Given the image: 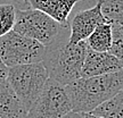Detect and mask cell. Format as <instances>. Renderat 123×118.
Wrapping results in <instances>:
<instances>
[{"mask_svg": "<svg viewBox=\"0 0 123 118\" xmlns=\"http://www.w3.org/2000/svg\"><path fill=\"white\" fill-rule=\"evenodd\" d=\"M46 47L39 41L10 31L0 38V59L7 67L41 62Z\"/></svg>", "mask_w": 123, "mask_h": 118, "instance_id": "277c9868", "label": "cell"}, {"mask_svg": "<svg viewBox=\"0 0 123 118\" xmlns=\"http://www.w3.org/2000/svg\"><path fill=\"white\" fill-rule=\"evenodd\" d=\"M16 9L10 2L0 4V38L14 30L17 18Z\"/></svg>", "mask_w": 123, "mask_h": 118, "instance_id": "5bb4252c", "label": "cell"}, {"mask_svg": "<svg viewBox=\"0 0 123 118\" xmlns=\"http://www.w3.org/2000/svg\"><path fill=\"white\" fill-rule=\"evenodd\" d=\"M88 50L87 41L70 42V26L64 28L53 43L46 47L43 62L49 77L68 85L79 79Z\"/></svg>", "mask_w": 123, "mask_h": 118, "instance_id": "6da1fadb", "label": "cell"}, {"mask_svg": "<svg viewBox=\"0 0 123 118\" xmlns=\"http://www.w3.org/2000/svg\"><path fill=\"white\" fill-rule=\"evenodd\" d=\"M112 45L110 52L123 62V24H112Z\"/></svg>", "mask_w": 123, "mask_h": 118, "instance_id": "9a60e30c", "label": "cell"}, {"mask_svg": "<svg viewBox=\"0 0 123 118\" xmlns=\"http://www.w3.org/2000/svg\"><path fill=\"white\" fill-rule=\"evenodd\" d=\"M91 112L104 118H123V89Z\"/></svg>", "mask_w": 123, "mask_h": 118, "instance_id": "7c38bea8", "label": "cell"}, {"mask_svg": "<svg viewBox=\"0 0 123 118\" xmlns=\"http://www.w3.org/2000/svg\"><path fill=\"white\" fill-rule=\"evenodd\" d=\"M112 24L108 22H104L99 24L95 28L90 36L86 40L88 47L95 51H110L111 45H112Z\"/></svg>", "mask_w": 123, "mask_h": 118, "instance_id": "8fae6325", "label": "cell"}, {"mask_svg": "<svg viewBox=\"0 0 123 118\" xmlns=\"http://www.w3.org/2000/svg\"><path fill=\"white\" fill-rule=\"evenodd\" d=\"M79 1H80V0H79Z\"/></svg>", "mask_w": 123, "mask_h": 118, "instance_id": "d6986e66", "label": "cell"}, {"mask_svg": "<svg viewBox=\"0 0 123 118\" xmlns=\"http://www.w3.org/2000/svg\"><path fill=\"white\" fill-rule=\"evenodd\" d=\"M104 22H106V19L101 13L99 1H96L91 8L78 11L70 23V42L78 43L86 41L95 28Z\"/></svg>", "mask_w": 123, "mask_h": 118, "instance_id": "52a82bcc", "label": "cell"}, {"mask_svg": "<svg viewBox=\"0 0 123 118\" xmlns=\"http://www.w3.org/2000/svg\"><path fill=\"white\" fill-rule=\"evenodd\" d=\"M79 0H24L27 8H33L47 14L62 25H70V17Z\"/></svg>", "mask_w": 123, "mask_h": 118, "instance_id": "9c48e42d", "label": "cell"}, {"mask_svg": "<svg viewBox=\"0 0 123 118\" xmlns=\"http://www.w3.org/2000/svg\"><path fill=\"white\" fill-rule=\"evenodd\" d=\"M78 118H104L100 116L92 114V112H78Z\"/></svg>", "mask_w": 123, "mask_h": 118, "instance_id": "e0dca14e", "label": "cell"}, {"mask_svg": "<svg viewBox=\"0 0 123 118\" xmlns=\"http://www.w3.org/2000/svg\"><path fill=\"white\" fill-rule=\"evenodd\" d=\"M62 118H78V112H74V111H71L70 114H67L66 116Z\"/></svg>", "mask_w": 123, "mask_h": 118, "instance_id": "ac0fdd59", "label": "cell"}, {"mask_svg": "<svg viewBox=\"0 0 123 118\" xmlns=\"http://www.w3.org/2000/svg\"><path fill=\"white\" fill-rule=\"evenodd\" d=\"M17 18L14 31L42 43L44 47L53 43L64 28L70 25H62L47 14L33 8L16 9Z\"/></svg>", "mask_w": 123, "mask_h": 118, "instance_id": "5b68a950", "label": "cell"}, {"mask_svg": "<svg viewBox=\"0 0 123 118\" xmlns=\"http://www.w3.org/2000/svg\"><path fill=\"white\" fill-rule=\"evenodd\" d=\"M71 111H73V105L67 85L49 77L27 111V118H62Z\"/></svg>", "mask_w": 123, "mask_h": 118, "instance_id": "8992f818", "label": "cell"}, {"mask_svg": "<svg viewBox=\"0 0 123 118\" xmlns=\"http://www.w3.org/2000/svg\"><path fill=\"white\" fill-rule=\"evenodd\" d=\"M48 79L49 74L42 61L8 68L9 83L27 111L43 90Z\"/></svg>", "mask_w": 123, "mask_h": 118, "instance_id": "3957f363", "label": "cell"}, {"mask_svg": "<svg viewBox=\"0 0 123 118\" xmlns=\"http://www.w3.org/2000/svg\"><path fill=\"white\" fill-rule=\"evenodd\" d=\"M123 69V62L110 51H95L88 47L86 59L82 67L81 77H90L97 75L115 73Z\"/></svg>", "mask_w": 123, "mask_h": 118, "instance_id": "ba28073f", "label": "cell"}, {"mask_svg": "<svg viewBox=\"0 0 123 118\" xmlns=\"http://www.w3.org/2000/svg\"><path fill=\"white\" fill-rule=\"evenodd\" d=\"M0 118H27V109L8 79H0Z\"/></svg>", "mask_w": 123, "mask_h": 118, "instance_id": "30bf717a", "label": "cell"}, {"mask_svg": "<svg viewBox=\"0 0 123 118\" xmlns=\"http://www.w3.org/2000/svg\"><path fill=\"white\" fill-rule=\"evenodd\" d=\"M101 5V13L106 22L123 24V0H97Z\"/></svg>", "mask_w": 123, "mask_h": 118, "instance_id": "4fadbf2b", "label": "cell"}, {"mask_svg": "<svg viewBox=\"0 0 123 118\" xmlns=\"http://www.w3.org/2000/svg\"><path fill=\"white\" fill-rule=\"evenodd\" d=\"M8 79V67L0 59V79Z\"/></svg>", "mask_w": 123, "mask_h": 118, "instance_id": "2e32d148", "label": "cell"}, {"mask_svg": "<svg viewBox=\"0 0 123 118\" xmlns=\"http://www.w3.org/2000/svg\"><path fill=\"white\" fill-rule=\"evenodd\" d=\"M67 89L73 111L91 112L123 89V69L110 74L80 77L68 84Z\"/></svg>", "mask_w": 123, "mask_h": 118, "instance_id": "7a4b0ae2", "label": "cell"}]
</instances>
